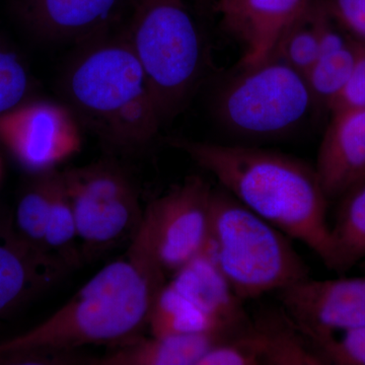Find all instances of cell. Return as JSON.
<instances>
[{"instance_id": "1", "label": "cell", "mask_w": 365, "mask_h": 365, "mask_svg": "<svg viewBox=\"0 0 365 365\" xmlns=\"http://www.w3.org/2000/svg\"><path fill=\"white\" fill-rule=\"evenodd\" d=\"M165 277L148 206L125 253L39 325L0 341V355L25 349L78 350L134 339L150 324Z\"/></svg>"}, {"instance_id": "2", "label": "cell", "mask_w": 365, "mask_h": 365, "mask_svg": "<svg viewBox=\"0 0 365 365\" xmlns=\"http://www.w3.org/2000/svg\"><path fill=\"white\" fill-rule=\"evenodd\" d=\"M242 205L309 247L333 270L328 197L314 168L276 151L177 138L170 141Z\"/></svg>"}, {"instance_id": "3", "label": "cell", "mask_w": 365, "mask_h": 365, "mask_svg": "<svg viewBox=\"0 0 365 365\" xmlns=\"http://www.w3.org/2000/svg\"><path fill=\"white\" fill-rule=\"evenodd\" d=\"M63 91L79 124L114 150L143 148L163 122L148 74L124 35L88 42L67 68Z\"/></svg>"}, {"instance_id": "4", "label": "cell", "mask_w": 365, "mask_h": 365, "mask_svg": "<svg viewBox=\"0 0 365 365\" xmlns=\"http://www.w3.org/2000/svg\"><path fill=\"white\" fill-rule=\"evenodd\" d=\"M210 232L209 249L242 302L309 277L287 235L223 188L213 190Z\"/></svg>"}, {"instance_id": "5", "label": "cell", "mask_w": 365, "mask_h": 365, "mask_svg": "<svg viewBox=\"0 0 365 365\" xmlns=\"http://www.w3.org/2000/svg\"><path fill=\"white\" fill-rule=\"evenodd\" d=\"M126 37L150 79L163 121L186 104L203 71V44L185 0H129Z\"/></svg>"}, {"instance_id": "6", "label": "cell", "mask_w": 365, "mask_h": 365, "mask_svg": "<svg viewBox=\"0 0 365 365\" xmlns=\"http://www.w3.org/2000/svg\"><path fill=\"white\" fill-rule=\"evenodd\" d=\"M306 78L279 56L240 67L217 102L220 121L242 136L282 135L299 126L313 107Z\"/></svg>"}, {"instance_id": "7", "label": "cell", "mask_w": 365, "mask_h": 365, "mask_svg": "<svg viewBox=\"0 0 365 365\" xmlns=\"http://www.w3.org/2000/svg\"><path fill=\"white\" fill-rule=\"evenodd\" d=\"M78 227L81 259L91 260L136 234L144 210L128 175L110 163L61 172Z\"/></svg>"}, {"instance_id": "8", "label": "cell", "mask_w": 365, "mask_h": 365, "mask_svg": "<svg viewBox=\"0 0 365 365\" xmlns=\"http://www.w3.org/2000/svg\"><path fill=\"white\" fill-rule=\"evenodd\" d=\"M0 143L34 175L56 170L81 150V124L67 106L21 103L0 115Z\"/></svg>"}, {"instance_id": "9", "label": "cell", "mask_w": 365, "mask_h": 365, "mask_svg": "<svg viewBox=\"0 0 365 365\" xmlns=\"http://www.w3.org/2000/svg\"><path fill=\"white\" fill-rule=\"evenodd\" d=\"M212 194L205 180L193 176L148 205L165 273L176 272L208 248Z\"/></svg>"}, {"instance_id": "10", "label": "cell", "mask_w": 365, "mask_h": 365, "mask_svg": "<svg viewBox=\"0 0 365 365\" xmlns=\"http://www.w3.org/2000/svg\"><path fill=\"white\" fill-rule=\"evenodd\" d=\"M278 292L283 312L313 344L365 325V274L338 279L307 277Z\"/></svg>"}, {"instance_id": "11", "label": "cell", "mask_w": 365, "mask_h": 365, "mask_svg": "<svg viewBox=\"0 0 365 365\" xmlns=\"http://www.w3.org/2000/svg\"><path fill=\"white\" fill-rule=\"evenodd\" d=\"M313 0H216L223 26L244 47L240 67L272 56L285 31L309 11Z\"/></svg>"}, {"instance_id": "12", "label": "cell", "mask_w": 365, "mask_h": 365, "mask_svg": "<svg viewBox=\"0 0 365 365\" xmlns=\"http://www.w3.org/2000/svg\"><path fill=\"white\" fill-rule=\"evenodd\" d=\"M72 269L11 228L0 230V319L56 284Z\"/></svg>"}, {"instance_id": "13", "label": "cell", "mask_w": 365, "mask_h": 365, "mask_svg": "<svg viewBox=\"0 0 365 365\" xmlns=\"http://www.w3.org/2000/svg\"><path fill=\"white\" fill-rule=\"evenodd\" d=\"M129 0H21V13L47 39L91 42L121 19Z\"/></svg>"}, {"instance_id": "14", "label": "cell", "mask_w": 365, "mask_h": 365, "mask_svg": "<svg viewBox=\"0 0 365 365\" xmlns=\"http://www.w3.org/2000/svg\"><path fill=\"white\" fill-rule=\"evenodd\" d=\"M314 170L329 200L340 198L364 179L365 109L332 113Z\"/></svg>"}, {"instance_id": "15", "label": "cell", "mask_w": 365, "mask_h": 365, "mask_svg": "<svg viewBox=\"0 0 365 365\" xmlns=\"http://www.w3.org/2000/svg\"><path fill=\"white\" fill-rule=\"evenodd\" d=\"M170 284L194 306L228 327L241 328L250 321L242 300L235 294L209 247L176 271Z\"/></svg>"}, {"instance_id": "16", "label": "cell", "mask_w": 365, "mask_h": 365, "mask_svg": "<svg viewBox=\"0 0 365 365\" xmlns=\"http://www.w3.org/2000/svg\"><path fill=\"white\" fill-rule=\"evenodd\" d=\"M230 334L136 337L91 365H198L206 353Z\"/></svg>"}, {"instance_id": "17", "label": "cell", "mask_w": 365, "mask_h": 365, "mask_svg": "<svg viewBox=\"0 0 365 365\" xmlns=\"http://www.w3.org/2000/svg\"><path fill=\"white\" fill-rule=\"evenodd\" d=\"M148 327L153 336L232 334L240 329L230 328L201 311L170 283H165L158 294Z\"/></svg>"}, {"instance_id": "18", "label": "cell", "mask_w": 365, "mask_h": 365, "mask_svg": "<svg viewBox=\"0 0 365 365\" xmlns=\"http://www.w3.org/2000/svg\"><path fill=\"white\" fill-rule=\"evenodd\" d=\"M331 227L333 270L344 273L365 260V177L340 197Z\"/></svg>"}, {"instance_id": "19", "label": "cell", "mask_w": 365, "mask_h": 365, "mask_svg": "<svg viewBox=\"0 0 365 365\" xmlns=\"http://www.w3.org/2000/svg\"><path fill=\"white\" fill-rule=\"evenodd\" d=\"M59 180L60 172L57 170L35 175L16 206V232L26 241L42 248Z\"/></svg>"}, {"instance_id": "20", "label": "cell", "mask_w": 365, "mask_h": 365, "mask_svg": "<svg viewBox=\"0 0 365 365\" xmlns=\"http://www.w3.org/2000/svg\"><path fill=\"white\" fill-rule=\"evenodd\" d=\"M359 52V43L352 40L343 49L319 55L304 74L314 106L329 109L349 78Z\"/></svg>"}, {"instance_id": "21", "label": "cell", "mask_w": 365, "mask_h": 365, "mask_svg": "<svg viewBox=\"0 0 365 365\" xmlns=\"http://www.w3.org/2000/svg\"><path fill=\"white\" fill-rule=\"evenodd\" d=\"M78 241V227L73 209L60 172L59 184L46 227L43 247L50 253L63 259L73 268L81 263V250L76 246Z\"/></svg>"}, {"instance_id": "22", "label": "cell", "mask_w": 365, "mask_h": 365, "mask_svg": "<svg viewBox=\"0 0 365 365\" xmlns=\"http://www.w3.org/2000/svg\"><path fill=\"white\" fill-rule=\"evenodd\" d=\"M314 9L313 2L309 11L285 31L274 52L304 76L319 55Z\"/></svg>"}, {"instance_id": "23", "label": "cell", "mask_w": 365, "mask_h": 365, "mask_svg": "<svg viewBox=\"0 0 365 365\" xmlns=\"http://www.w3.org/2000/svg\"><path fill=\"white\" fill-rule=\"evenodd\" d=\"M314 345L327 365H365V325L327 336Z\"/></svg>"}, {"instance_id": "24", "label": "cell", "mask_w": 365, "mask_h": 365, "mask_svg": "<svg viewBox=\"0 0 365 365\" xmlns=\"http://www.w3.org/2000/svg\"><path fill=\"white\" fill-rule=\"evenodd\" d=\"M28 90V72L20 58L0 49V115L24 103Z\"/></svg>"}, {"instance_id": "25", "label": "cell", "mask_w": 365, "mask_h": 365, "mask_svg": "<svg viewBox=\"0 0 365 365\" xmlns=\"http://www.w3.org/2000/svg\"><path fill=\"white\" fill-rule=\"evenodd\" d=\"M93 361L78 354V350L25 349L0 355V364L6 365H91Z\"/></svg>"}, {"instance_id": "26", "label": "cell", "mask_w": 365, "mask_h": 365, "mask_svg": "<svg viewBox=\"0 0 365 365\" xmlns=\"http://www.w3.org/2000/svg\"><path fill=\"white\" fill-rule=\"evenodd\" d=\"M365 109V46L359 44V52L349 78L331 103V113Z\"/></svg>"}, {"instance_id": "27", "label": "cell", "mask_w": 365, "mask_h": 365, "mask_svg": "<svg viewBox=\"0 0 365 365\" xmlns=\"http://www.w3.org/2000/svg\"><path fill=\"white\" fill-rule=\"evenodd\" d=\"M329 13L355 42L365 46V0H331Z\"/></svg>"}, {"instance_id": "28", "label": "cell", "mask_w": 365, "mask_h": 365, "mask_svg": "<svg viewBox=\"0 0 365 365\" xmlns=\"http://www.w3.org/2000/svg\"><path fill=\"white\" fill-rule=\"evenodd\" d=\"M2 177V162L1 158H0V180H1Z\"/></svg>"}, {"instance_id": "29", "label": "cell", "mask_w": 365, "mask_h": 365, "mask_svg": "<svg viewBox=\"0 0 365 365\" xmlns=\"http://www.w3.org/2000/svg\"><path fill=\"white\" fill-rule=\"evenodd\" d=\"M362 269H364V272L365 274V260L362 261Z\"/></svg>"}]
</instances>
